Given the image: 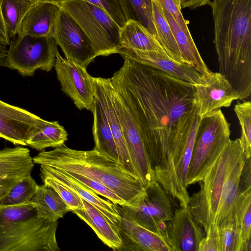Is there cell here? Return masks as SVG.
I'll use <instances>...</instances> for the list:
<instances>
[{
  "mask_svg": "<svg viewBox=\"0 0 251 251\" xmlns=\"http://www.w3.org/2000/svg\"><path fill=\"white\" fill-rule=\"evenodd\" d=\"M124 59L111 81L135 112L154 175L163 168L188 125L196 106L193 84Z\"/></svg>",
  "mask_w": 251,
  "mask_h": 251,
  "instance_id": "cell-1",
  "label": "cell"
},
{
  "mask_svg": "<svg viewBox=\"0 0 251 251\" xmlns=\"http://www.w3.org/2000/svg\"><path fill=\"white\" fill-rule=\"evenodd\" d=\"M208 5L220 73L245 100L251 93V0H213Z\"/></svg>",
  "mask_w": 251,
  "mask_h": 251,
  "instance_id": "cell-2",
  "label": "cell"
},
{
  "mask_svg": "<svg viewBox=\"0 0 251 251\" xmlns=\"http://www.w3.org/2000/svg\"><path fill=\"white\" fill-rule=\"evenodd\" d=\"M32 159L34 163L40 165L74 172L97 180L114 191L126 203L144 188L138 179L119 161L95 149L77 151L63 145L51 151H42Z\"/></svg>",
  "mask_w": 251,
  "mask_h": 251,
  "instance_id": "cell-3",
  "label": "cell"
},
{
  "mask_svg": "<svg viewBox=\"0 0 251 251\" xmlns=\"http://www.w3.org/2000/svg\"><path fill=\"white\" fill-rule=\"evenodd\" d=\"M244 152L239 138L231 140L201 180L200 190L190 196L188 206L205 233L215 224L224 185L232 166Z\"/></svg>",
  "mask_w": 251,
  "mask_h": 251,
  "instance_id": "cell-4",
  "label": "cell"
},
{
  "mask_svg": "<svg viewBox=\"0 0 251 251\" xmlns=\"http://www.w3.org/2000/svg\"><path fill=\"white\" fill-rule=\"evenodd\" d=\"M230 125L220 109L201 119L188 168L187 183L199 182L230 141Z\"/></svg>",
  "mask_w": 251,
  "mask_h": 251,
  "instance_id": "cell-5",
  "label": "cell"
},
{
  "mask_svg": "<svg viewBox=\"0 0 251 251\" xmlns=\"http://www.w3.org/2000/svg\"><path fill=\"white\" fill-rule=\"evenodd\" d=\"M60 6L81 28L98 56L118 52L121 27L104 9L85 0H64Z\"/></svg>",
  "mask_w": 251,
  "mask_h": 251,
  "instance_id": "cell-6",
  "label": "cell"
},
{
  "mask_svg": "<svg viewBox=\"0 0 251 251\" xmlns=\"http://www.w3.org/2000/svg\"><path fill=\"white\" fill-rule=\"evenodd\" d=\"M173 198L154 179L131 201L120 206L138 224L162 235L169 242L168 225L177 208Z\"/></svg>",
  "mask_w": 251,
  "mask_h": 251,
  "instance_id": "cell-7",
  "label": "cell"
},
{
  "mask_svg": "<svg viewBox=\"0 0 251 251\" xmlns=\"http://www.w3.org/2000/svg\"><path fill=\"white\" fill-rule=\"evenodd\" d=\"M58 222L36 214L26 220L0 227V251H59Z\"/></svg>",
  "mask_w": 251,
  "mask_h": 251,
  "instance_id": "cell-8",
  "label": "cell"
},
{
  "mask_svg": "<svg viewBox=\"0 0 251 251\" xmlns=\"http://www.w3.org/2000/svg\"><path fill=\"white\" fill-rule=\"evenodd\" d=\"M7 50V67L22 75L31 76L37 70L49 72L54 67L58 52L52 37L17 35Z\"/></svg>",
  "mask_w": 251,
  "mask_h": 251,
  "instance_id": "cell-9",
  "label": "cell"
},
{
  "mask_svg": "<svg viewBox=\"0 0 251 251\" xmlns=\"http://www.w3.org/2000/svg\"><path fill=\"white\" fill-rule=\"evenodd\" d=\"M111 92L115 108L136 177L142 185L145 187L154 178L136 114L129 100L112 84Z\"/></svg>",
  "mask_w": 251,
  "mask_h": 251,
  "instance_id": "cell-10",
  "label": "cell"
},
{
  "mask_svg": "<svg viewBox=\"0 0 251 251\" xmlns=\"http://www.w3.org/2000/svg\"><path fill=\"white\" fill-rule=\"evenodd\" d=\"M62 91L79 110L93 112L95 102L93 77L83 67L63 57L59 51L54 65Z\"/></svg>",
  "mask_w": 251,
  "mask_h": 251,
  "instance_id": "cell-11",
  "label": "cell"
},
{
  "mask_svg": "<svg viewBox=\"0 0 251 251\" xmlns=\"http://www.w3.org/2000/svg\"><path fill=\"white\" fill-rule=\"evenodd\" d=\"M53 38L65 58L86 68L98 56L81 28L62 8L58 13Z\"/></svg>",
  "mask_w": 251,
  "mask_h": 251,
  "instance_id": "cell-12",
  "label": "cell"
},
{
  "mask_svg": "<svg viewBox=\"0 0 251 251\" xmlns=\"http://www.w3.org/2000/svg\"><path fill=\"white\" fill-rule=\"evenodd\" d=\"M194 96L198 114L202 118L211 112L228 107L239 100L238 93L221 73L211 72L202 76L201 81L193 84Z\"/></svg>",
  "mask_w": 251,
  "mask_h": 251,
  "instance_id": "cell-13",
  "label": "cell"
},
{
  "mask_svg": "<svg viewBox=\"0 0 251 251\" xmlns=\"http://www.w3.org/2000/svg\"><path fill=\"white\" fill-rule=\"evenodd\" d=\"M46 121L24 108L0 100V137L14 145L26 146L30 136Z\"/></svg>",
  "mask_w": 251,
  "mask_h": 251,
  "instance_id": "cell-14",
  "label": "cell"
},
{
  "mask_svg": "<svg viewBox=\"0 0 251 251\" xmlns=\"http://www.w3.org/2000/svg\"><path fill=\"white\" fill-rule=\"evenodd\" d=\"M114 204L120 216L117 224L122 241L119 251H173L164 236L141 226L129 217L120 205Z\"/></svg>",
  "mask_w": 251,
  "mask_h": 251,
  "instance_id": "cell-15",
  "label": "cell"
},
{
  "mask_svg": "<svg viewBox=\"0 0 251 251\" xmlns=\"http://www.w3.org/2000/svg\"><path fill=\"white\" fill-rule=\"evenodd\" d=\"M167 234L173 251H199L205 236L204 229L195 221L188 205L175 210L168 223Z\"/></svg>",
  "mask_w": 251,
  "mask_h": 251,
  "instance_id": "cell-16",
  "label": "cell"
},
{
  "mask_svg": "<svg viewBox=\"0 0 251 251\" xmlns=\"http://www.w3.org/2000/svg\"><path fill=\"white\" fill-rule=\"evenodd\" d=\"M119 53L137 63L146 65L165 72L176 78L196 84L202 76L191 65L175 61L167 54L156 51H142L121 49Z\"/></svg>",
  "mask_w": 251,
  "mask_h": 251,
  "instance_id": "cell-17",
  "label": "cell"
},
{
  "mask_svg": "<svg viewBox=\"0 0 251 251\" xmlns=\"http://www.w3.org/2000/svg\"><path fill=\"white\" fill-rule=\"evenodd\" d=\"M29 150L18 146L0 150V201L34 167Z\"/></svg>",
  "mask_w": 251,
  "mask_h": 251,
  "instance_id": "cell-18",
  "label": "cell"
},
{
  "mask_svg": "<svg viewBox=\"0 0 251 251\" xmlns=\"http://www.w3.org/2000/svg\"><path fill=\"white\" fill-rule=\"evenodd\" d=\"M60 9L59 5L53 3L34 2L24 17L17 35L53 38L55 24Z\"/></svg>",
  "mask_w": 251,
  "mask_h": 251,
  "instance_id": "cell-19",
  "label": "cell"
},
{
  "mask_svg": "<svg viewBox=\"0 0 251 251\" xmlns=\"http://www.w3.org/2000/svg\"><path fill=\"white\" fill-rule=\"evenodd\" d=\"M40 174L47 176L75 192L80 198L93 205L112 223L117 225L120 216L115 204L98 196L91 189L69 175L64 171L40 165Z\"/></svg>",
  "mask_w": 251,
  "mask_h": 251,
  "instance_id": "cell-20",
  "label": "cell"
},
{
  "mask_svg": "<svg viewBox=\"0 0 251 251\" xmlns=\"http://www.w3.org/2000/svg\"><path fill=\"white\" fill-rule=\"evenodd\" d=\"M95 102L93 134L96 149L100 153L119 161L116 144L104 107L100 77H93Z\"/></svg>",
  "mask_w": 251,
  "mask_h": 251,
  "instance_id": "cell-21",
  "label": "cell"
},
{
  "mask_svg": "<svg viewBox=\"0 0 251 251\" xmlns=\"http://www.w3.org/2000/svg\"><path fill=\"white\" fill-rule=\"evenodd\" d=\"M81 199L83 208L72 212L89 226L104 244L113 251H119L122 241L117 226L93 205Z\"/></svg>",
  "mask_w": 251,
  "mask_h": 251,
  "instance_id": "cell-22",
  "label": "cell"
},
{
  "mask_svg": "<svg viewBox=\"0 0 251 251\" xmlns=\"http://www.w3.org/2000/svg\"><path fill=\"white\" fill-rule=\"evenodd\" d=\"M100 79L103 105L117 148L119 161L127 172L137 178L128 152L123 130L115 108L112 97V83L110 78L100 77Z\"/></svg>",
  "mask_w": 251,
  "mask_h": 251,
  "instance_id": "cell-23",
  "label": "cell"
},
{
  "mask_svg": "<svg viewBox=\"0 0 251 251\" xmlns=\"http://www.w3.org/2000/svg\"><path fill=\"white\" fill-rule=\"evenodd\" d=\"M119 43L121 49L156 51L167 54L158 39L142 24L133 20L126 21L121 27Z\"/></svg>",
  "mask_w": 251,
  "mask_h": 251,
  "instance_id": "cell-24",
  "label": "cell"
},
{
  "mask_svg": "<svg viewBox=\"0 0 251 251\" xmlns=\"http://www.w3.org/2000/svg\"><path fill=\"white\" fill-rule=\"evenodd\" d=\"M30 201L34 205L36 215L50 221H57L71 211L58 194L44 183L39 185Z\"/></svg>",
  "mask_w": 251,
  "mask_h": 251,
  "instance_id": "cell-25",
  "label": "cell"
},
{
  "mask_svg": "<svg viewBox=\"0 0 251 251\" xmlns=\"http://www.w3.org/2000/svg\"><path fill=\"white\" fill-rule=\"evenodd\" d=\"M246 159L243 152L234 163L227 176L216 219L215 224L218 226L228 215L240 193V181Z\"/></svg>",
  "mask_w": 251,
  "mask_h": 251,
  "instance_id": "cell-26",
  "label": "cell"
},
{
  "mask_svg": "<svg viewBox=\"0 0 251 251\" xmlns=\"http://www.w3.org/2000/svg\"><path fill=\"white\" fill-rule=\"evenodd\" d=\"M163 10L184 63L193 66L202 76L209 75L211 71L201 58L192 37L187 36L176 23L172 15L166 9L163 8Z\"/></svg>",
  "mask_w": 251,
  "mask_h": 251,
  "instance_id": "cell-27",
  "label": "cell"
},
{
  "mask_svg": "<svg viewBox=\"0 0 251 251\" xmlns=\"http://www.w3.org/2000/svg\"><path fill=\"white\" fill-rule=\"evenodd\" d=\"M151 2L153 20L158 41L169 57L177 62L184 63L171 27L165 16L163 7L157 0H151Z\"/></svg>",
  "mask_w": 251,
  "mask_h": 251,
  "instance_id": "cell-28",
  "label": "cell"
},
{
  "mask_svg": "<svg viewBox=\"0 0 251 251\" xmlns=\"http://www.w3.org/2000/svg\"><path fill=\"white\" fill-rule=\"evenodd\" d=\"M68 139L65 128L58 121L46 122L27 140L26 146L42 151L49 147L56 148L64 145Z\"/></svg>",
  "mask_w": 251,
  "mask_h": 251,
  "instance_id": "cell-29",
  "label": "cell"
},
{
  "mask_svg": "<svg viewBox=\"0 0 251 251\" xmlns=\"http://www.w3.org/2000/svg\"><path fill=\"white\" fill-rule=\"evenodd\" d=\"M231 211L240 230L242 251H251V187L240 192Z\"/></svg>",
  "mask_w": 251,
  "mask_h": 251,
  "instance_id": "cell-30",
  "label": "cell"
},
{
  "mask_svg": "<svg viewBox=\"0 0 251 251\" xmlns=\"http://www.w3.org/2000/svg\"><path fill=\"white\" fill-rule=\"evenodd\" d=\"M117 0L126 21L133 20L138 22L158 39L153 20L151 0Z\"/></svg>",
  "mask_w": 251,
  "mask_h": 251,
  "instance_id": "cell-31",
  "label": "cell"
},
{
  "mask_svg": "<svg viewBox=\"0 0 251 251\" xmlns=\"http://www.w3.org/2000/svg\"><path fill=\"white\" fill-rule=\"evenodd\" d=\"M34 3L31 0H1L2 17L10 40L18 35L24 17Z\"/></svg>",
  "mask_w": 251,
  "mask_h": 251,
  "instance_id": "cell-32",
  "label": "cell"
},
{
  "mask_svg": "<svg viewBox=\"0 0 251 251\" xmlns=\"http://www.w3.org/2000/svg\"><path fill=\"white\" fill-rule=\"evenodd\" d=\"M218 226L221 251H242L241 232L232 211Z\"/></svg>",
  "mask_w": 251,
  "mask_h": 251,
  "instance_id": "cell-33",
  "label": "cell"
},
{
  "mask_svg": "<svg viewBox=\"0 0 251 251\" xmlns=\"http://www.w3.org/2000/svg\"><path fill=\"white\" fill-rule=\"evenodd\" d=\"M234 110L241 126V145L248 159L251 155V102L249 100L237 102Z\"/></svg>",
  "mask_w": 251,
  "mask_h": 251,
  "instance_id": "cell-34",
  "label": "cell"
},
{
  "mask_svg": "<svg viewBox=\"0 0 251 251\" xmlns=\"http://www.w3.org/2000/svg\"><path fill=\"white\" fill-rule=\"evenodd\" d=\"M39 185L29 175L15 185L0 201V206L30 201Z\"/></svg>",
  "mask_w": 251,
  "mask_h": 251,
  "instance_id": "cell-35",
  "label": "cell"
},
{
  "mask_svg": "<svg viewBox=\"0 0 251 251\" xmlns=\"http://www.w3.org/2000/svg\"><path fill=\"white\" fill-rule=\"evenodd\" d=\"M36 214L34 205L30 201L0 206V227L26 220Z\"/></svg>",
  "mask_w": 251,
  "mask_h": 251,
  "instance_id": "cell-36",
  "label": "cell"
},
{
  "mask_svg": "<svg viewBox=\"0 0 251 251\" xmlns=\"http://www.w3.org/2000/svg\"><path fill=\"white\" fill-rule=\"evenodd\" d=\"M40 176L44 184L53 189L65 202L71 212L83 208L82 199L75 192L54 179L43 174Z\"/></svg>",
  "mask_w": 251,
  "mask_h": 251,
  "instance_id": "cell-37",
  "label": "cell"
},
{
  "mask_svg": "<svg viewBox=\"0 0 251 251\" xmlns=\"http://www.w3.org/2000/svg\"><path fill=\"white\" fill-rule=\"evenodd\" d=\"M65 172L78 181L91 189L97 194L105 198L114 204L117 203L122 205L126 203V201L119 197L114 191L101 182L77 173Z\"/></svg>",
  "mask_w": 251,
  "mask_h": 251,
  "instance_id": "cell-38",
  "label": "cell"
},
{
  "mask_svg": "<svg viewBox=\"0 0 251 251\" xmlns=\"http://www.w3.org/2000/svg\"><path fill=\"white\" fill-rule=\"evenodd\" d=\"M199 251H221V243L219 226L216 224L210 226L205 233Z\"/></svg>",
  "mask_w": 251,
  "mask_h": 251,
  "instance_id": "cell-39",
  "label": "cell"
},
{
  "mask_svg": "<svg viewBox=\"0 0 251 251\" xmlns=\"http://www.w3.org/2000/svg\"><path fill=\"white\" fill-rule=\"evenodd\" d=\"M104 9L121 27L126 20L117 0H85Z\"/></svg>",
  "mask_w": 251,
  "mask_h": 251,
  "instance_id": "cell-40",
  "label": "cell"
},
{
  "mask_svg": "<svg viewBox=\"0 0 251 251\" xmlns=\"http://www.w3.org/2000/svg\"><path fill=\"white\" fill-rule=\"evenodd\" d=\"M163 8L169 12L181 29L189 37L192 36L187 25V23L176 4L173 0H157Z\"/></svg>",
  "mask_w": 251,
  "mask_h": 251,
  "instance_id": "cell-41",
  "label": "cell"
},
{
  "mask_svg": "<svg viewBox=\"0 0 251 251\" xmlns=\"http://www.w3.org/2000/svg\"><path fill=\"white\" fill-rule=\"evenodd\" d=\"M251 159H246L240 181V192L251 187Z\"/></svg>",
  "mask_w": 251,
  "mask_h": 251,
  "instance_id": "cell-42",
  "label": "cell"
},
{
  "mask_svg": "<svg viewBox=\"0 0 251 251\" xmlns=\"http://www.w3.org/2000/svg\"><path fill=\"white\" fill-rule=\"evenodd\" d=\"M10 41L2 17L1 0H0V43L6 47L9 45Z\"/></svg>",
  "mask_w": 251,
  "mask_h": 251,
  "instance_id": "cell-43",
  "label": "cell"
},
{
  "mask_svg": "<svg viewBox=\"0 0 251 251\" xmlns=\"http://www.w3.org/2000/svg\"><path fill=\"white\" fill-rule=\"evenodd\" d=\"M210 1V0H180V7L181 9H196L208 4Z\"/></svg>",
  "mask_w": 251,
  "mask_h": 251,
  "instance_id": "cell-44",
  "label": "cell"
},
{
  "mask_svg": "<svg viewBox=\"0 0 251 251\" xmlns=\"http://www.w3.org/2000/svg\"><path fill=\"white\" fill-rule=\"evenodd\" d=\"M7 50L6 47L0 43V66L7 67Z\"/></svg>",
  "mask_w": 251,
  "mask_h": 251,
  "instance_id": "cell-45",
  "label": "cell"
},
{
  "mask_svg": "<svg viewBox=\"0 0 251 251\" xmlns=\"http://www.w3.org/2000/svg\"><path fill=\"white\" fill-rule=\"evenodd\" d=\"M34 2H38V1H44V2H49L53 3L56 4H58L60 6L61 2L64 0H31Z\"/></svg>",
  "mask_w": 251,
  "mask_h": 251,
  "instance_id": "cell-46",
  "label": "cell"
},
{
  "mask_svg": "<svg viewBox=\"0 0 251 251\" xmlns=\"http://www.w3.org/2000/svg\"><path fill=\"white\" fill-rule=\"evenodd\" d=\"M175 3L176 4L177 7L180 9L181 10V7H180V0H173Z\"/></svg>",
  "mask_w": 251,
  "mask_h": 251,
  "instance_id": "cell-47",
  "label": "cell"
}]
</instances>
